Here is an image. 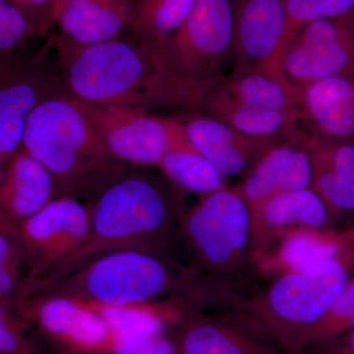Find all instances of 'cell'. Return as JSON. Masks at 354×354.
<instances>
[{
	"mask_svg": "<svg viewBox=\"0 0 354 354\" xmlns=\"http://www.w3.org/2000/svg\"><path fill=\"white\" fill-rule=\"evenodd\" d=\"M133 3L116 0H68L57 15L59 36L93 46L113 41L131 29Z\"/></svg>",
	"mask_w": 354,
	"mask_h": 354,
	"instance_id": "22",
	"label": "cell"
},
{
	"mask_svg": "<svg viewBox=\"0 0 354 354\" xmlns=\"http://www.w3.org/2000/svg\"><path fill=\"white\" fill-rule=\"evenodd\" d=\"M55 198L50 171L23 147L7 158L0 174V227L17 230Z\"/></svg>",
	"mask_w": 354,
	"mask_h": 354,
	"instance_id": "19",
	"label": "cell"
},
{
	"mask_svg": "<svg viewBox=\"0 0 354 354\" xmlns=\"http://www.w3.org/2000/svg\"><path fill=\"white\" fill-rule=\"evenodd\" d=\"M37 37L23 14L8 0H0V60L25 48Z\"/></svg>",
	"mask_w": 354,
	"mask_h": 354,
	"instance_id": "29",
	"label": "cell"
},
{
	"mask_svg": "<svg viewBox=\"0 0 354 354\" xmlns=\"http://www.w3.org/2000/svg\"><path fill=\"white\" fill-rule=\"evenodd\" d=\"M31 24L37 37L50 31L55 24V0H8Z\"/></svg>",
	"mask_w": 354,
	"mask_h": 354,
	"instance_id": "32",
	"label": "cell"
},
{
	"mask_svg": "<svg viewBox=\"0 0 354 354\" xmlns=\"http://www.w3.org/2000/svg\"><path fill=\"white\" fill-rule=\"evenodd\" d=\"M300 354H354V329L301 349Z\"/></svg>",
	"mask_w": 354,
	"mask_h": 354,
	"instance_id": "33",
	"label": "cell"
},
{
	"mask_svg": "<svg viewBox=\"0 0 354 354\" xmlns=\"http://www.w3.org/2000/svg\"><path fill=\"white\" fill-rule=\"evenodd\" d=\"M82 104L109 152L129 167H157L177 149H194L179 118L128 106Z\"/></svg>",
	"mask_w": 354,
	"mask_h": 354,
	"instance_id": "7",
	"label": "cell"
},
{
	"mask_svg": "<svg viewBox=\"0 0 354 354\" xmlns=\"http://www.w3.org/2000/svg\"><path fill=\"white\" fill-rule=\"evenodd\" d=\"M46 50L29 53L23 48L0 60V155L4 158L22 147L27 121L39 104L68 95L57 60L51 62Z\"/></svg>",
	"mask_w": 354,
	"mask_h": 354,
	"instance_id": "8",
	"label": "cell"
},
{
	"mask_svg": "<svg viewBox=\"0 0 354 354\" xmlns=\"http://www.w3.org/2000/svg\"><path fill=\"white\" fill-rule=\"evenodd\" d=\"M353 26H354V7H353Z\"/></svg>",
	"mask_w": 354,
	"mask_h": 354,
	"instance_id": "37",
	"label": "cell"
},
{
	"mask_svg": "<svg viewBox=\"0 0 354 354\" xmlns=\"http://www.w3.org/2000/svg\"><path fill=\"white\" fill-rule=\"evenodd\" d=\"M179 118L195 150L227 178L243 179L260 158L279 143L248 136L199 111H187Z\"/></svg>",
	"mask_w": 354,
	"mask_h": 354,
	"instance_id": "16",
	"label": "cell"
},
{
	"mask_svg": "<svg viewBox=\"0 0 354 354\" xmlns=\"http://www.w3.org/2000/svg\"><path fill=\"white\" fill-rule=\"evenodd\" d=\"M354 329V277L341 295L335 298L325 314L312 325L300 342V351L305 346L333 339ZM300 354V353H299Z\"/></svg>",
	"mask_w": 354,
	"mask_h": 354,
	"instance_id": "27",
	"label": "cell"
},
{
	"mask_svg": "<svg viewBox=\"0 0 354 354\" xmlns=\"http://www.w3.org/2000/svg\"><path fill=\"white\" fill-rule=\"evenodd\" d=\"M26 274V254L17 232L0 227V301L15 310Z\"/></svg>",
	"mask_w": 354,
	"mask_h": 354,
	"instance_id": "26",
	"label": "cell"
},
{
	"mask_svg": "<svg viewBox=\"0 0 354 354\" xmlns=\"http://www.w3.org/2000/svg\"><path fill=\"white\" fill-rule=\"evenodd\" d=\"M34 295H60L108 306L176 302L187 308L225 310L230 302L186 266L158 254H104Z\"/></svg>",
	"mask_w": 354,
	"mask_h": 354,
	"instance_id": "3",
	"label": "cell"
},
{
	"mask_svg": "<svg viewBox=\"0 0 354 354\" xmlns=\"http://www.w3.org/2000/svg\"><path fill=\"white\" fill-rule=\"evenodd\" d=\"M160 174L181 192L203 197L227 187V177L195 149H177L158 165Z\"/></svg>",
	"mask_w": 354,
	"mask_h": 354,
	"instance_id": "24",
	"label": "cell"
},
{
	"mask_svg": "<svg viewBox=\"0 0 354 354\" xmlns=\"http://www.w3.org/2000/svg\"><path fill=\"white\" fill-rule=\"evenodd\" d=\"M221 87L244 104L299 115V94L288 81L264 71L230 72Z\"/></svg>",
	"mask_w": 354,
	"mask_h": 354,
	"instance_id": "23",
	"label": "cell"
},
{
	"mask_svg": "<svg viewBox=\"0 0 354 354\" xmlns=\"http://www.w3.org/2000/svg\"><path fill=\"white\" fill-rule=\"evenodd\" d=\"M15 310L0 301V354H36L25 332L26 323Z\"/></svg>",
	"mask_w": 354,
	"mask_h": 354,
	"instance_id": "30",
	"label": "cell"
},
{
	"mask_svg": "<svg viewBox=\"0 0 354 354\" xmlns=\"http://www.w3.org/2000/svg\"><path fill=\"white\" fill-rule=\"evenodd\" d=\"M67 1H68V0H55V17L57 18L58 14H59L62 7L65 6ZM55 22H57V21H55Z\"/></svg>",
	"mask_w": 354,
	"mask_h": 354,
	"instance_id": "34",
	"label": "cell"
},
{
	"mask_svg": "<svg viewBox=\"0 0 354 354\" xmlns=\"http://www.w3.org/2000/svg\"><path fill=\"white\" fill-rule=\"evenodd\" d=\"M7 158H4L3 156L0 155V174H1L2 169H3L4 162Z\"/></svg>",
	"mask_w": 354,
	"mask_h": 354,
	"instance_id": "35",
	"label": "cell"
},
{
	"mask_svg": "<svg viewBox=\"0 0 354 354\" xmlns=\"http://www.w3.org/2000/svg\"><path fill=\"white\" fill-rule=\"evenodd\" d=\"M285 2L288 31L283 51L304 26L346 15L354 7V0H285Z\"/></svg>",
	"mask_w": 354,
	"mask_h": 354,
	"instance_id": "28",
	"label": "cell"
},
{
	"mask_svg": "<svg viewBox=\"0 0 354 354\" xmlns=\"http://www.w3.org/2000/svg\"><path fill=\"white\" fill-rule=\"evenodd\" d=\"M171 339L178 354H286L242 322L232 310L184 312Z\"/></svg>",
	"mask_w": 354,
	"mask_h": 354,
	"instance_id": "15",
	"label": "cell"
},
{
	"mask_svg": "<svg viewBox=\"0 0 354 354\" xmlns=\"http://www.w3.org/2000/svg\"><path fill=\"white\" fill-rule=\"evenodd\" d=\"M50 46L67 93L85 104L187 113L197 111L213 86L187 75L171 43H153L130 32L93 46L55 35Z\"/></svg>",
	"mask_w": 354,
	"mask_h": 354,
	"instance_id": "1",
	"label": "cell"
},
{
	"mask_svg": "<svg viewBox=\"0 0 354 354\" xmlns=\"http://www.w3.org/2000/svg\"><path fill=\"white\" fill-rule=\"evenodd\" d=\"M171 46L193 80L214 85L225 78L235 55L232 0H196Z\"/></svg>",
	"mask_w": 354,
	"mask_h": 354,
	"instance_id": "9",
	"label": "cell"
},
{
	"mask_svg": "<svg viewBox=\"0 0 354 354\" xmlns=\"http://www.w3.org/2000/svg\"><path fill=\"white\" fill-rule=\"evenodd\" d=\"M15 311L26 324L35 322L46 337L70 353H109L113 334L97 312L82 300L60 295H34Z\"/></svg>",
	"mask_w": 354,
	"mask_h": 354,
	"instance_id": "12",
	"label": "cell"
},
{
	"mask_svg": "<svg viewBox=\"0 0 354 354\" xmlns=\"http://www.w3.org/2000/svg\"><path fill=\"white\" fill-rule=\"evenodd\" d=\"M116 1L123 2V3H133V0H116Z\"/></svg>",
	"mask_w": 354,
	"mask_h": 354,
	"instance_id": "36",
	"label": "cell"
},
{
	"mask_svg": "<svg viewBox=\"0 0 354 354\" xmlns=\"http://www.w3.org/2000/svg\"><path fill=\"white\" fill-rule=\"evenodd\" d=\"M180 244L184 265L235 307L265 283L251 253L250 209L234 187L207 195L185 211Z\"/></svg>",
	"mask_w": 354,
	"mask_h": 354,
	"instance_id": "5",
	"label": "cell"
},
{
	"mask_svg": "<svg viewBox=\"0 0 354 354\" xmlns=\"http://www.w3.org/2000/svg\"><path fill=\"white\" fill-rule=\"evenodd\" d=\"M354 277V241L335 257L268 279L232 310L286 354H299L304 333Z\"/></svg>",
	"mask_w": 354,
	"mask_h": 354,
	"instance_id": "6",
	"label": "cell"
},
{
	"mask_svg": "<svg viewBox=\"0 0 354 354\" xmlns=\"http://www.w3.org/2000/svg\"><path fill=\"white\" fill-rule=\"evenodd\" d=\"M311 155L301 133L270 149L234 188L251 209L279 193L311 188Z\"/></svg>",
	"mask_w": 354,
	"mask_h": 354,
	"instance_id": "18",
	"label": "cell"
},
{
	"mask_svg": "<svg viewBox=\"0 0 354 354\" xmlns=\"http://www.w3.org/2000/svg\"><path fill=\"white\" fill-rule=\"evenodd\" d=\"M197 111L255 138L281 142L304 133L298 114L244 104L228 94L220 81L205 93Z\"/></svg>",
	"mask_w": 354,
	"mask_h": 354,
	"instance_id": "21",
	"label": "cell"
},
{
	"mask_svg": "<svg viewBox=\"0 0 354 354\" xmlns=\"http://www.w3.org/2000/svg\"><path fill=\"white\" fill-rule=\"evenodd\" d=\"M196 0H133L130 34L153 43H171Z\"/></svg>",
	"mask_w": 354,
	"mask_h": 354,
	"instance_id": "25",
	"label": "cell"
},
{
	"mask_svg": "<svg viewBox=\"0 0 354 354\" xmlns=\"http://www.w3.org/2000/svg\"><path fill=\"white\" fill-rule=\"evenodd\" d=\"M232 6L235 55L230 72L264 71L286 80L281 69L288 31L285 0H232Z\"/></svg>",
	"mask_w": 354,
	"mask_h": 354,
	"instance_id": "13",
	"label": "cell"
},
{
	"mask_svg": "<svg viewBox=\"0 0 354 354\" xmlns=\"http://www.w3.org/2000/svg\"><path fill=\"white\" fill-rule=\"evenodd\" d=\"M22 147L50 171L55 198L93 201L130 169L109 152L82 104L68 95L50 97L34 109Z\"/></svg>",
	"mask_w": 354,
	"mask_h": 354,
	"instance_id": "4",
	"label": "cell"
},
{
	"mask_svg": "<svg viewBox=\"0 0 354 354\" xmlns=\"http://www.w3.org/2000/svg\"><path fill=\"white\" fill-rule=\"evenodd\" d=\"M90 207L72 197L51 200L16 230L26 254L24 283L44 276L75 253L90 234Z\"/></svg>",
	"mask_w": 354,
	"mask_h": 354,
	"instance_id": "10",
	"label": "cell"
},
{
	"mask_svg": "<svg viewBox=\"0 0 354 354\" xmlns=\"http://www.w3.org/2000/svg\"><path fill=\"white\" fill-rule=\"evenodd\" d=\"M298 94L300 127L305 134L354 139V72L309 84Z\"/></svg>",
	"mask_w": 354,
	"mask_h": 354,
	"instance_id": "20",
	"label": "cell"
},
{
	"mask_svg": "<svg viewBox=\"0 0 354 354\" xmlns=\"http://www.w3.org/2000/svg\"><path fill=\"white\" fill-rule=\"evenodd\" d=\"M335 230L327 207L311 189L288 191L250 209V246L255 263L298 230Z\"/></svg>",
	"mask_w": 354,
	"mask_h": 354,
	"instance_id": "14",
	"label": "cell"
},
{
	"mask_svg": "<svg viewBox=\"0 0 354 354\" xmlns=\"http://www.w3.org/2000/svg\"><path fill=\"white\" fill-rule=\"evenodd\" d=\"M312 162L311 189L322 199L333 227L354 225V139L307 135Z\"/></svg>",
	"mask_w": 354,
	"mask_h": 354,
	"instance_id": "17",
	"label": "cell"
},
{
	"mask_svg": "<svg viewBox=\"0 0 354 354\" xmlns=\"http://www.w3.org/2000/svg\"><path fill=\"white\" fill-rule=\"evenodd\" d=\"M111 354H178L176 344L165 334L114 335Z\"/></svg>",
	"mask_w": 354,
	"mask_h": 354,
	"instance_id": "31",
	"label": "cell"
},
{
	"mask_svg": "<svg viewBox=\"0 0 354 354\" xmlns=\"http://www.w3.org/2000/svg\"><path fill=\"white\" fill-rule=\"evenodd\" d=\"M281 69L297 91L329 77L354 72L353 11L304 26L283 51Z\"/></svg>",
	"mask_w": 354,
	"mask_h": 354,
	"instance_id": "11",
	"label": "cell"
},
{
	"mask_svg": "<svg viewBox=\"0 0 354 354\" xmlns=\"http://www.w3.org/2000/svg\"><path fill=\"white\" fill-rule=\"evenodd\" d=\"M183 196L162 174L129 169L88 204L91 227L85 243L57 267L28 283L27 290L39 292L113 251H148L177 261L185 213Z\"/></svg>",
	"mask_w": 354,
	"mask_h": 354,
	"instance_id": "2",
	"label": "cell"
}]
</instances>
